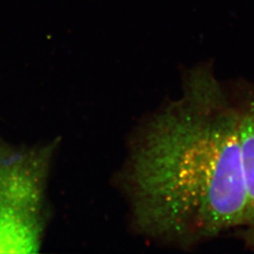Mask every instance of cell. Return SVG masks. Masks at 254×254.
Instances as JSON below:
<instances>
[{"mask_svg":"<svg viewBox=\"0 0 254 254\" xmlns=\"http://www.w3.org/2000/svg\"><path fill=\"white\" fill-rule=\"evenodd\" d=\"M120 186L140 235L191 250L242 226L246 192L238 110L212 62L183 73L181 95L136 129Z\"/></svg>","mask_w":254,"mask_h":254,"instance_id":"1","label":"cell"},{"mask_svg":"<svg viewBox=\"0 0 254 254\" xmlns=\"http://www.w3.org/2000/svg\"><path fill=\"white\" fill-rule=\"evenodd\" d=\"M238 110L239 142L246 192L245 215L236 235L246 248L254 252V83L231 82Z\"/></svg>","mask_w":254,"mask_h":254,"instance_id":"3","label":"cell"},{"mask_svg":"<svg viewBox=\"0 0 254 254\" xmlns=\"http://www.w3.org/2000/svg\"><path fill=\"white\" fill-rule=\"evenodd\" d=\"M56 144L0 157V254H34L47 224V181Z\"/></svg>","mask_w":254,"mask_h":254,"instance_id":"2","label":"cell"}]
</instances>
